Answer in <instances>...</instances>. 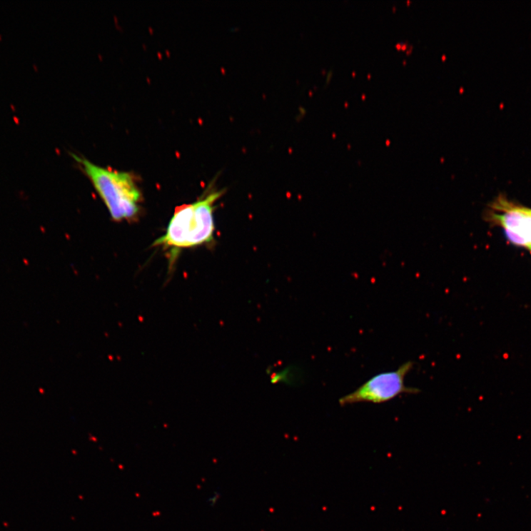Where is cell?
Segmentation results:
<instances>
[{
    "label": "cell",
    "mask_w": 531,
    "mask_h": 531,
    "mask_svg": "<svg viewBox=\"0 0 531 531\" xmlns=\"http://www.w3.org/2000/svg\"><path fill=\"white\" fill-rule=\"evenodd\" d=\"M530 253H531V250H530Z\"/></svg>",
    "instance_id": "8992f818"
},
{
    "label": "cell",
    "mask_w": 531,
    "mask_h": 531,
    "mask_svg": "<svg viewBox=\"0 0 531 531\" xmlns=\"http://www.w3.org/2000/svg\"><path fill=\"white\" fill-rule=\"evenodd\" d=\"M115 221L135 219L141 212L142 193L134 175L98 166L71 153Z\"/></svg>",
    "instance_id": "7a4b0ae2"
},
{
    "label": "cell",
    "mask_w": 531,
    "mask_h": 531,
    "mask_svg": "<svg viewBox=\"0 0 531 531\" xmlns=\"http://www.w3.org/2000/svg\"><path fill=\"white\" fill-rule=\"evenodd\" d=\"M485 219L500 226L509 241L531 250V209L509 201L502 196L497 198L487 211Z\"/></svg>",
    "instance_id": "277c9868"
},
{
    "label": "cell",
    "mask_w": 531,
    "mask_h": 531,
    "mask_svg": "<svg viewBox=\"0 0 531 531\" xmlns=\"http://www.w3.org/2000/svg\"><path fill=\"white\" fill-rule=\"evenodd\" d=\"M220 495L218 492H215L213 496L211 497V498L209 500V502L211 503V505H214L218 501Z\"/></svg>",
    "instance_id": "5b68a950"
},
{
    "label": "cell",
    "mask_w": 531,
    "mask_h": 531,
    "mask_svg": "<svg viewBox=\"0 0 531 531\" xmlns=\"http://www.w3.org/2000/svg\"><path fill=\"white\" fill-rule=\"evenodd\" d=\"M223 190L211 189L193 203L177 207L166 233L155 241L153 247H161L176 255L183 249L206 245L213 240L214 211Z\"/></svg>",
    "instance_id": "6da1fadb"
},
{
    "label": "cell",
    "mask_w": 531,
    "mask_h": 531,
    "mask_svg": "<svg viewBox=\"0 0 531 531\" xmlns=\"http://www.w3.org/2000/svg\"><path fill=\"white\" fill-rule=\"evenodd\" d=\"M414 367L413 361L397 370L376 374L356 390L339 400L342 407L359 403L383 404L403 394H417L420 390L405 385L406 375Z\"/></svg>",
    "instance_id": "3957f363"
}]
</instances>
